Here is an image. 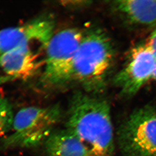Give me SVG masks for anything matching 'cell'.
<instances>
[{"instance_id":"obj_1","label":"cell","mask_w":156,"mask_h":156,"mask_svg":"<svg viewBox=\"0 0 156 156\" xmlns=\"http://www.w3.org/2000/svg\"><path fill=\"white\" fill-rule=\"evenodd\" d=\"M66 129L85 144L92 156H115L110 106L104 99L76 93L69 106Z\"/></svg>"},{"instance_id":"obj_2","label":"cell","mask_w":156,"mask_h":156,"mask_svg":"<svg viewBox=\"0 0 156 156\" xmlns=\"http://www.w3.org/2000/svg\"><path fill=\"white\" fill-rule=\"evenodd\" d=\"M113 54V47L106 33L98 29L84 33L72 64L71 81L78 83L89 92L102 91Z\"/></svg>"},{"instance_id":"obj_3","label":"cell","mask_w":156,"mask_h":156,"mask_svg":"<svg viewBox=\"0 0 156 156\" xmlns=\"http://www.w3.org/2000/svg\"><path fill=\"white\" fill-rule=\"evenodd\" d=\"M83 35L74 28L53 34L45 49L44 69L40 78L43 87H58L71 81L72 64Z\"/></svg>"},{"instance_id":"obj_4","label":"cell","mask_w":156,"mask_h":156,"mask_svg":"<svg viewBox=\"0 0 156 156\" xmlns=\"http://www.w3.org/2000/svg\"><path fill=\"white\" fill-rule=\"evenodd\" d=\"M58 105L47 107H28L21 109L14 117L13 132L3 141L5 147H31L46 141L61 120Z\"/></svg>"},{"instance_id":"obj_5","label":"cell","mask_w":156,"mask_h":156,"mask_svg":"<svg viewBox=\"0 0 156 156\" xmlns=\"http://www.w3.org/2000/svg\"><path fill=\"white\" fill-rule=\"evenodd\" d=\"M119 147L124 156H156V109L147 105L133 111L120 127Z\"/></svg>"},{"instance_id":"obj_6","label":"cell","mask_w":156,"mask_h":156,"mask_svg":"<svg viewBox=\"0 0 156 156\" xmlns=\"http://www.w3.org/2000/svg\"><path fill=\"white\" fill-rule=\"evenodd\" d=\"M128 57L114 80L121 94L126 97L134 96L152 80L156 65L155 56L146 43L134 47Z\"/></svg>"},{"instance_id":"obj_7","label":"cell","mask_w":156,"mask_h":156,"mask_svg":"<svg viewBox=\"0 0 156 156\" xmlns=\"http://www.w3.org/2000/svg\"><path fill=\"white\" fill-rule=\"evenodd\" d=\"M54 21L50 17L41 16L18 27L0 30V55L19 47L37 44L46 49L54 34Z\"/></svg>"},{"instance_id":"obj_8","label":"cell","mask_w":156,"mask_h":156,"mask_svg":"<svg viewBox=\"0 0 156 156\" xmlns=\"http://www.w3.org/2000/svg\"><path fill=\"white\" fill-rule=\"evenodd\" d=\"M38 57L31 47H19L0 55V67L8 76L27 80L44 65Z\"/></svg>"},{"instance_id":"obj_9","label":"cell","mask_w":156,"mask_h":156,"mask_svg":"<svg viewBox=\"0 0 156 156\" xmlns=\"http://www.w3.org/2000/svg\"><path fill=\"white\" fill-rule=\"evenodd\" d=\"M114 10L129 23L156 27V0H122L112 3Z\"/></svg>"},{"instance_id":"obj_10","label":"cell","mask_w":156,"mask_h":156,"mask_svg":"<svg viewBox=\"0 0 156 156\" xmlns=\"http://www.w3.org/2000/svg\"><path fill=\"white\" fill-rule=\"evenodd\" d=\"M45 145L48 156H92L85 144L66 129L52 133Z\"/></svg>"},{"instance_id":"obj_11","label":"cell","mask_w":156,"mask_h":156,"mask_svg":"<svg viewBox=\"0 0 156 156\" xmlns=\"http://www.w3.org/2000/svg\"><path fill=\"white\" fill-rule=\"evenodd\" d=\"M14 117L10 102L6 98L0 94V136L12 128Z\"/></svg>"},{"instance_id":"obj_12","label":"cell","mask_w":156,"mask_h":156,"mask_svg":"<svg viewBox=\"0 0 156 156\" xmlns=\"http://www.w3.org/2000/svg\"><path fill=\"white\" fill-rule=\"evenodd\" d=\"M146 43L156 59V27Z\"/></svg>"},{"instance_id":"obj_13","label":"cell","mask_w":156,"mask_h":156,"mask_svg":"<svg viewBox=\"0 0 156 156\" xmlns=\"http://www.w3.org/2000/svg\"><path fill=\"white\" fill-rule=\"evenodd\" d=\"M14 80H15V78L7 75L0 76V86Z\"/></svg>"},{"instance_id":"obj_14","label":"cell","mask_w":156,"mask_h":156,"mask_svg":"<svg viewBox=\"0 0 156 156\" xmlns=\"http://www.w3.org/2000/svg\"><path fill=\"white\" fill-rule=\"evenodd\" d=\"M153 80H154L156 81V65L155 66V70H154V72L153 76Z\"/></svg>"}]
</instances>
